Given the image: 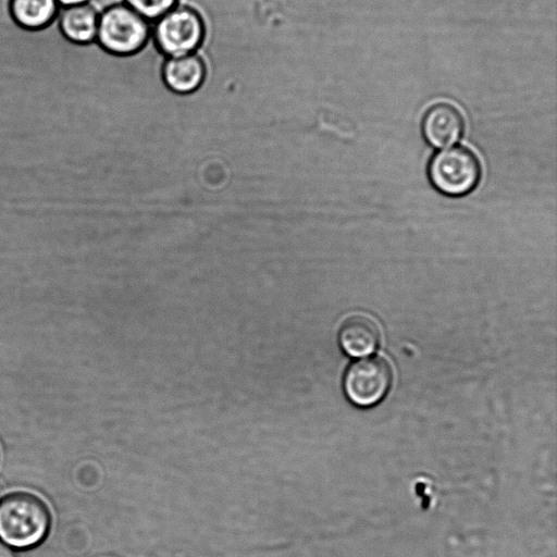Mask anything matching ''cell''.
Segmentation results:
<instances>
[{"label":"cell","instance_id":"obj_5","mask_svg":"<svg viewBox=\"0 0 557 557\" xmlns=\"http://www.w3.org/2000/svg\"><path fill=\"white\" fill-rule=\"evenodd\" d=\"M392 383V370L381 357L356 360L346 369L343 388L348 400L361 408L379 404Z\"/></svg>","mask_w":557,"mask_h":557},{"label":"cell","instance_id":"obj_10","mask_svg":"<svg viewBox=\"0 0 557 557\" xmlns=\"http://www.w3.org/2000/svg\"><path fill=\"white\" fill-rule=\"evenodd\" d=\"M58 12L57 0H10V13L17 25L26 29L47 27Z\"/></svg>","mask_w":557,"mask_h":557},{"label":"cell","instance_id":"obj_9","mask_svg":"<svg viewBox=\"0 0 557 557\" xmlns=\"http://www.w3.org/2000/svg\"><path fill=\"white\" fill-rule=\"evenodd\" d=\"M98 20L97 11L91 5H70L61 11L59 27L66 39L84 45L96 38Z\"/></svg>","mask_w":557,"mask_h":557},{"label":"cell","instance_id":"obj_7","mask_svg":"<svg viewBox=\"0 0 557 557\" xmlns=\"http://www.w3.org/2000/svg\"><path fill=\"white\" fill-rule=\"evenodd\" d=\"M380 329L368 315L348 317L338 331L341 348L351 357H361L373 352L380 343Z\"/></svg>","mask_w":557,"mask_h":557},{"label":"cell","instance_id":"obj_11","mask_svg":"<svg viewBox=\"0 0 557 557\" xmlns=\"http://www.w3.org/2000/svg\"><path fill=\"white\" fill-rule=\"evenodd\" d=\"M177 0H125L126 5L145 20H159L172 10Z\"/></svg>","mask_w":557,"mask_h":557},{"label":"cell","instance_id":"obj_4","mask_svg":"<svg viewBox=\"0 0 557 557\" xmlns=\"http://www.w3.org/2000/svg\"><path fill=\"white\" fill-rule=\"evenodd\" d=\"M203 35L200 15L188 7L173 8L154 27L157 47L170 58L191 54L202 42Z\"/></svg>","mask_w":557,"mask_h":557},{"label":"cell","instance_id":"obj_2","mask_svg":"<svg viewBox=\"0 0 557 557\" xmlns=\"http://www.w3.org/2000/svg\"><path fill=\"white\" fill-rule=\"evenodd\" d=\"M481 166L475 154L455 146L436 152L429 162L428 176L433 187L445 196L459 197L478 184Z\"/></svg>","mask_w":557,"mask_h":557},{"label":"cell","instance_id":"obj_3","mask_svg":"<svg viewBox=\"0 0 557 557\" xmlns=\"http://www.w3.org/2000/svg\"><path fill=\"white\" fill-rule=\"evenodd\" d=\"M149 35L147 20L126 4H114L100 15L96 38L108 52L128 55L139 51Z\"/></svg>","mask_w":557,"mask_h":557},{"label":"cell","instance_id":"obj_8","mask_svg":"<svg viewBox=\"0 0 557 557\" xmlns=\"http://www.w3.org/2000/svg\"><path fill=\"white\" fill-rule=\"evenodd\" d=\"M205 74V64L196 54L170 58L162 69L165 85L178 94H188L198 89L203 82Z\"/></svg>","mask_w":557,"mask_h":557},{"label":"cell","instance_id":"obj_12","mask_svg":"<svg viewBox=\"0 0 557 557\" xmlns=\"http://www.w3.org/2000/svg\"><path fill=\"white\" fill-rule=\"evenodd\" d=\"M0 557H15L12 549L2 542H0Z\"/></svg>","mask_w":557,"mask_h":557},{"label":"cell","instance_id":"obj_1","mask_svg":"<svg viewBox=\"0 0 557 557\" xmlns=\"http://www.w3.org/2000/svg\"><path fill=\"white\" fill-rule=\"evenodd\" d=\"M50 525L46 505L27 493H13L0 503V539L16 548L40 543Z\"/></svg>","mask_w":557,"mask_h":557},{"label":"cell","instance_id":"obj_6","mask_svg":"<svg viewBox=\"0 0 557 557\" xmlns=\"http://www.w3.org/2000/svg\"><path fill=\"white\" fill-rule=\"evenodd\" d=\"M463 131L460 112L449 103H436L430 107L422 120V134L425 141L434 148H444L455 144Z\"/></svg>","mask_w":557,"mask_h":557},{"label":"cell","instance_id":"obj_13","mask_svg":"<svg viewBox=\"0 0 557 557\" xmlns=\"http://www.w3.org/2000/svg\"><path fill=\"white\" fill-rule=\"evenodd\" d=\"M86 1H88V0H57V2H59L65 7L83 4V3H86Z\"/></svg>","mask_w":557,"mask_h":557}]
</instances>
